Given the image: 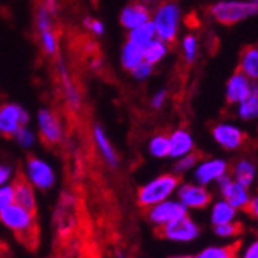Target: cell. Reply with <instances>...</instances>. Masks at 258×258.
I'll use <instances>...</instances> for the list:
<instances>
[{"label":"cell","mask_w":258,"mask_h":258,"mask_svg":"<svg viewBox=\"0 0 258 258\" xmlns=\"http://www.w3.org/2000/svg\"><path fill=\"white\" fill-rule=\"evenodd\" d=\"M0 221L25 246L34 247L37 244L39 227L36 223V215L28 212L27 209L13 203L0 210Z\"/></svg>","instance_id":"1"},{"label":"cell","mask_w":258,"mask_h":258,"mask_svg":"<svg viewBox=\"0 0 258 258\" xmlns=\"http://www.w3.org/2000/svg\"><path fill=\"white\" fill-rule=\"evenodd\" d=\"M179 181L181 179L178 173H166L152 179L150 182L139 187L136 195L138 206L143 209H149L164 200H167L179 185Z\"/></svg>","instance_id":"2"},{"label":"cell","mask_w":258,"mask_h":258,"mask_svg":"<svg viewBox=\"0 0 258 258\" xmlns=\"http://www.w3.org/2000/svg\"><path fill=\"white\" fill-rule=\"evenodd\" d=\"M215 22L221 25L230 27L235 25L237 22H241L247 17H252L258 13V7L252 2H237V0H226V2H218L207 8Z\"/></svg>","instance_id":"3"},{"label":"cell","mask_w":258,"mask_h":258,"mask_svg":"<svg viewBox=\"0 0 258 258\" xmlns=\"http://www.w3.org/2000/svg\"><path fill=\"white\" fill-rule=\"evenodd\" d=\"M152 22L158 39L166 43H175L179 25V8L175 0H166L161 4Z\"/></svg>","instance_id":"4"},{"label":"cell","mask_w":258,"mask_h":258,"mask_svg":"<svg viewBox=\"0 0 258 258\" xmlns=\"http://www.w3.org/2000/svg\"><path fill=\"white\" fill-rule=\"evenodd\" d=\"M155 233L159 238L172 240V241H192L198 237L200 227L195 224L194 220H190L187 215L179 217L170 223H166L162 226H156Z\"/></svg>","instance_id":"5"},{"label":"cell","mask_w":258,"mask_h":258,"mask_svg":"<svg viewBox=\"0 0 258 258\" xmlns=\"http://www.w3.org/2000/svg\"><path fill=\"white\" fill-rule=\"evenodd\" d=\"M28 122V114L20 105L14 102H5L0 105V135L13 138L22 127Z\"/></svg>","instance_id":"6"},{"label":"cell","mask_w":258,"mask_h":258,"mask_svg":"<svg viewBox=\"0 0 258 258\" xmlns=\"http://www.w3.org/2000/svg\"><path fill=\"white\" fill-rule=\"evenodd\" d=\"M147 210V217H149V221L152 224L156 226H162L166 223H170L179 217H184L187 215V207L179 203V201H169V200H164L149 209Z\"/></svg>","instance_id":"7"},{"label":"cell","mask_w":258,"mask_h":258,"mask_svg":"<svg viewBox=\"0 0 258 258\" xmlns=\"http://www.w3.org/2000/svg\"><path fill=\"white\" fill-rule=\"evenodd\" d=\"M27 178L28 181L40 190H46L54 184L53 169L34 155L27 156Z\"/></svg>","instance_id":"8"},{"label":"cell","mask_w":258,"mask_h":258,"mask_svg":"<svg viewBox=\"0 0 258 258\" xmlns=\"http://www.w3.org/2000/svg\"><path fill=\"white\" fill-rule=\"evenodd\" d=\"M39 128H40V141L45 146H57L62 141V127L57 114L53 110L42 108L39 111Z\"/></svg>","instance_id":"9"},{"label":"cell","mask_w":258,"mask_h":258,"mask_svg":"<svg viewBox=\"0 0 258 258\" xmlns=\"http://www.w3.org/2000/svg\"><path fill=\"white\" fill-rule=\"evenodd\" d=\"M218 182H220V189H221L224 201H227L235 209L244 210L247 207V204L250 201V195L247 192V187L241 185L237 181L230 179L227 175H223L221 178H218Z\"/></svg>","instance_id":"10"},{"label":"cell","mask_w":258,"mask_h":258,"mask_svg":"<svg viewBox=\"0 0 258 258\" xmlns=\"http://www.w3.org/2000/svg\"><path fill=\"white\" fill-rule=\"evenodd\" d=\"M178 200L185 207L206 209L212 201V195L203 184H184L178 190Z\"/></svg>","instance_id":"11"},{"label":"cell","mask_w":258,"mask_h":258,"mask_svg":"<svg viewBox=\"0 0 258 258\" xmlns=\"http://www.w3.org/2000/svg\"><path fill=\"white\" fill-rule=\"evenodd\" d=\"M212 135L217 143L224 147L226 150H237L246 144L249 139L244 132L240 128L229 125V124H218L212 128Z\"/></svg>","instance_id":"12"},{"label":"cell","mask_w":258,"mask_h":258,"mask_svg":"<svg viewBox=\"0 0 258 258\" xmlns=\"http://www.w3.org/2000/svg\"><path fill=\"white\" fill-rule=\"evenodd\" d=\"M11 185H13V190H14V203L23 209H27L28 212H31L33 215H36L37 206H36L34 190H33V184L28 181L27 175L19 172Z\"/></svg>","instance_id":"13"},{"label":"cell","mask_w":258,"mask_h":258,"mask_svg":"<svg viewBox=\"0 0 258 258\" xmlns=\"http://www.w3.org/2000/svg\"><path fill=\"white\" fill-rule=\"evenodd\" d=\"M252 90V84L247 76H244L241 72H237L227 82L226 90V99L229 104L243 102L246 98H249Z\"/></svg>","instance_id":"14"},{"label":"cell","mask_w":258,"mask_h":258,"mask_svg":"<svg viewBox=\"0 0 258 258\" xmlns=\"http://www.w3.org/2000/svg\"><path fill=\"white\" fill-rule=\"evenodd\" d=\"M119 20H121V25L124 28L132 30L135 27H139V25H143V23L149 22L150 20V11L144 4L132 2L121 11Z\"/></svg>","instance_id":"15"},{"label":"cell","mask_w":258,"mask_h":258,"mask_svg":"<svg viewBox=\"0 0 258 258\" xmlns=\"http://www.w3.org/2000/svg\"><path fill=\"white\" fill-rule=\"evenodd\" d=\"M227 172V162L223 159H207L195 172V178L200 184H209L210 181H215L226 175Z\"/></svg>","instance_id":"16"},{"label":"cell","mask_w":258,"mask_h":258,"mask_svg":"<svg viewBox=\"0 0 258 258\" xmlns=\"http://www.w3.org/2000/svg\"><path fill=\"white\" fill-rule=\"evenodd\" d=\"M238 72L252 81H258V46L247 45L240 53Z\"/></svg>","instance_id":"17"},{"label":"cell","mask_w":258,"mask_h":258,"mask_svg":"<svg viewBox=\"0 0 258 258\" xmlns=\"http://www.w3.org/2000/svg\"><path fill=\"white\" fill-rule=\"evenodd\" d=\"M169 143H170L169 156H172V158H181L194 150V139H192L190 133L182 128L175 130L169 136Z\"/></svg>","instance_id":"18"},{"label":"cell","mask_w":258,"mask_h":258,"mask_svg":"<svg viewBox=\"0 0 258 258\" xmlns=\"http://www.w3.org/2000/svg\"><path fill=\"white\" fill-rule=\"evenodd\" d=\"M153 39H156V31H155L152 20L143 23V25H139V27L132 28L128 33V40L136 43L141 48H146Z\"/></svg>","instance_id":"19"},{"label":"cell","mask_w":258,"mask_h":258,"mask_svg":"<svg viewBox=\"0 0 258 258\" xmlns=\"http://www.w3.org/2000/svg\"><path fill=\"white\" fill-rule=\"evenodd\" d=\"M144 60V48H141L136 43L127 40V43L124 45L122 48V53H121V62H122V67L128 72L139 63Z\"/></svg>","instance_id":"20"},{"label":"cell","mask_w":258,"mask_h":258,"mask_svg":"<svg viewBox=\"0 0 258 258\" xmlns=\"http://www.w3.org/2000/svg\"><path fill=\"white\" fill-rule=\"evenodd\" d=\"M95 141H96V144H98L104 159L110 164V166H116V164H118V155H116L114 149L111 147L105 132L99 125L95 127Z\"/></svg>","instance_id":"21"},{"label":"cell","mask_w":258,"mask_h":258,"mask_svg":"<svg viewBox=\"0 0 258 258\" xmlns=\"http://www.w3.org/2000/svg\"><path fill=\"white\" fill-rule=\"evenodd\" d=\"M240 247H241V241L232 243L227 246H220V247H207L195 258H237Z\"/></svg>","instance_id":"22"},{"label":"cell","mask_w":258,"mask_h":258,"mask_svg":"<svg viewBox=\"0 0 258 258\" xmlns=\"http://www.w3.org/2000/svg\"><path fill=\"white\" fill-rule=\"evenodd\" d=\"M255 178V167L247 159H241L233 167V181L240 182L244 187H249Z\"/></svg>","instance_id":"23"},{"label":"cell","mask_w":258,"mask_h":258,"mask_svg":"<svg viewBox=\"0 0 258 258\" xmlns=\"http://www.w3.org/2000/svg\"><path fill=\"white\" fill-rule=\"evenodd\" d=\"M235 214H237V209L230 206L227 201H220L214 206V210H212V223L215 226L218 224H224V223H229L235 218Z\"/></svg>","instance_id":"24"},{"label":"cell","mask_w":258,"mask_h":258,"mask_svg":"<svg viewBox=\"0 0 258 258\" xmlns=\"http://www.w3.org/2000/svg\"><path fill=\"white\" fill-rule=\"evenodd\" d=\"M166 53H167V43L162 42L161 39H153L144 48V60L153 65L166 56Z\"/></svg>","instance_id":"25"},{"label":"cell","mask_w":258,"mask_h":258,"mask_svg":"<svg viewBox=\"0 0 258 258\" xmlns=\"http://www.w3.org/2000/svg\"><path fill=\"white\" fill-rule=\"evenodd\" d=\"M150 153L156 158H164L169 156V150H170V143H169V136L166 133H159L156 136L152 138L150 141Z\"/></svg>","instance_id":"26"},{"label":"cell","mask_w":258,"mask_h":258,"mask_svg":"<svg viewBox=\"0 0 258 258\" xmlns=\"http://www.w3.org/2000/svg\"><path fill=\"white\" fill-rule=\"evenodd\" d=\"M203 158H204V155H203L201 152H197V150L189 152L187 155L181 156V158H179V161L175 164V172H176L178 175H181V173L187 172L189 169H192L197 162H201V159H203Z\"/></svg>","instance_id":"27"},{"label":"cell","mask_w":258,"mask_h":258,"mask_svg":"<svg viewBox=\"0 0 258 258\" xmlns=\"http://www.w3.org/2000/svg\"><path fill=\"white\" fill-rule=\"evenodd\" d=\"M215 233H217L218 237H224V238L240 237V235H243V233H244V227H243L241 223L229 221V223L215 226Z\"/></svg>","instance_id":"28"},{"label":"cell","mask_w":258,"mask_h":258,"mask_svg":"<svg viewBox=\"0 0 258 258\" xmlns=\"http://www.w3.org/2000/svg\"><path fill=\"white\" fill-rule=\"evenodd\" d=\"M197 50H198V43L194 34H187L182 40V54L184 60L187 63H192L197 57Z\"/></svg>","instance_id":"29"},{"label":"cell","mask_w":258,"mask_h":258,"mask_svg":"<svg viewBox=\"0 0 258 258\" xmlns=\"http://www.w3.org/2000/svg\"><path fill=\"white\" fill-rule=\"evenodd\" d=\"M51 13L46 10L45 5H40L39 7V11H37V28L39 31H45V30H53V23H51Z\"/></svg>","instance_id":"30"},{"label":"cell","mask_w":258,"mask_h":258,"mask_svg":"<svg viewBox=\"0 0 258 258\" xmlns=\"http://www.w3.org/2000/svg\"><path fill=\"white\" fill-rule=\"evenodd\" d=\"M40 36H42V45L45 51L48 54H54L57 51V39L53 30H45L40 33Z\"/></svg>","instance_id":"31"},{"label":"cell","mask_w":258,"mask_h":258,"mask_svg":"<svg viewBox=\"0 0 258 258\" xmlns=\"http://www.w3.org/2000/svg\"><path fill=\"white\" fill-rule=\"evenodd\" d=\"M14 203V190L13 185H0V210L8 207Z\"/></svg>","instance_id":"32"},{"label":"cell","mask_w":258,"mask_h":258,"mask_svg":"<svg viewBox=\"0 0 258 258\" xmlns=\"http://www.w3.org/2000/svg\"><path fill=\"white\" fill-rule=\"evenodd\" d=\"M152 67H153L152 63L143 60V62H139V63L132 70V75H133L136 79H146L147 76L152 75V70H153Z\"/></svg>","instance_id":"33"},{"label":"cell","mask_w":258,"mask_h":258,"mask_svg":"<svg viewBox=\"0 0 258 258\" xmlns=\"http://www.w3.org/2000/svg\"><path fill=\"white\" fill-rule=\"evenodd\" d=\"M14 138L17 139V143L22 146V147H30L33 144V141H34V135L27 128V127H22L16 135Z\"/></svg>","instance_id":"34"},{"label":"cell","mask_w":258,"mask_h":258,"mask_svg":"<svg viewBox=\"0 0 258 258\" xmlns=\"http://www.w3.org/2000/svg\"><path fill=\"white\" fill-rule=\"evenodd\" d=\"M85 25H87V28H90L93 33L98 34V36H101V34L104 33V25H102V22H99V20L87 19V20H85Z\"/></svg>","instance_id":"35"},{"label":"cell","mask_w":258,"mask_h":258,"mask_svg":"<svg viewBox=\"0 0 258 258\" xmlns=\"http://www.w3.org/2000/svg\"><path fill=\"white\" fill-rule=\"evenodd\" d=\"M244 210H246V212H247L250 217H253L255 220H258V195L249 201V204H247V207H246Z\"/></svg>","instance_id":"36"},{"label":"cell","mask_w":258,"mask_h":258,"mask_svg":"<svg viewBox=\"0 0 258 258\" xmlns=\"http://www.w3.org/2000/svg\"><path fill=\"white\" fill-rule=\"evenodd\" d=\"M166 90H161V91H158L156 95L153 96V99H152V105H153V108H159L162 104H164V99H166Z\"/></svg>","instance_id":"37"},{"label":"cell","mask_w":258,"mask_h":258,"mask_svg":"<svg viewBox=\"0 0 258 258\" xmlns=\"http://www.w3.org/2000/svg\"><path fill=\"white\" fill-rule=\"evenodd\" d=\"M243 258H258V240L253 241L244 252Z\"/></svg>","instance_id":"38"},{"label":"cell","mask_w":258,"mask_h":258,"mask_svg":"<svg viewBox=\"0 0 258 258\" xmlns=\"http://www.w3.org/2000/svg\"><path fill=\"white\" fill-rule=\"evenodd\" d=\"M11 175V169L8 166H4V164H0V185H4L8 178Z\"/></svg>","instance_id":"39"},{"label":"cell","mask_w":258,"mask_h":258,"mask_svg":"<svg viewBox=\"0 0 258 258\" xmlns=\"http://www.w3.org/2000/svg\"><path fill=\"white\" fill-rule=\"evenodd\" d=\"M43 5L46 7V10H48L51 14H54V11H56V0H45Z\"/></svg>","instance_id":"40"},{"label":"cell","mask_w":258,"mask_h":258,"mask_svg":"<svg viewBox=\"0 0 258 258\" xmlns=\"http://www.w3.org/2000/svg\"><path fill=\"white\" fill-rule=\"evenodd\" d=\"M170 258H195V256H187V255H176V256H170Z\"/></svg>","instance_id":"41"},{"label":"cell","mask_w":258,"mask_h":258,"mask_svg":"<svg viewBox=\"0 0 258 258\" xmlns=\"http://www.w3.org/2000/svg\"><path fill=\"white\" fill-rule=\"evenodd\" d=\"M250 2H252V4H255V5L258 7V0H250Z\"/></svg>","instance_id":"42"},{"label":"cell","mask_w":258,"mask_h":258,"mask_svg":"<svg viewBox=\"0 0 258 258\" xmlns=\"http://www.w3.org/2000/svg\"><path fill=\"white\" fill-rule=\"evenodd\" d=\"M256 116H258V114H256Z\"/></svg>","instance_id":"43"}]
</instances>
